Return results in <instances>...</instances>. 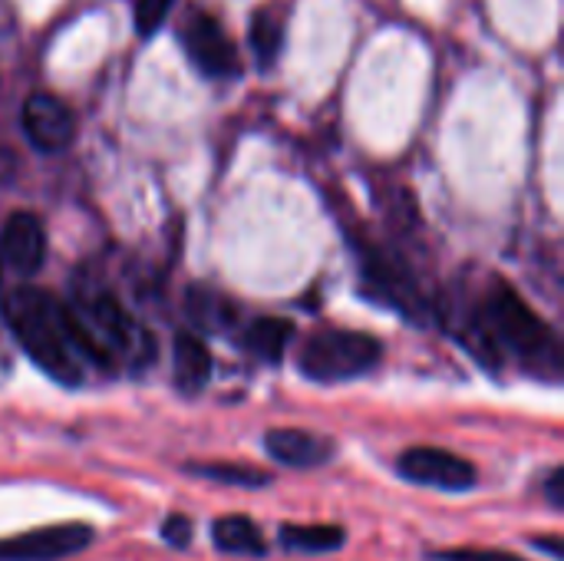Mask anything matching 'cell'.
Masks as SVG:
<instances>
[{
  "instance_id": "14",
  "label": "cell",
  "mask_w": 564,
  "mask_h": 561,
  "mask_svg": "<svg viewBox=\"0 0 564 561\" xmlns=\"http://www.w3.org/2000/svg\"><path fill=\"white\" fill-rule=\"evenodd\" d=\"M185 311L198 327H208V331H221L235 321V304L225 294L208 291V288H192L185 298Z\"/></svg>"
},
{
  "instance_id": "9",
  "label": "cell",
  "mask_w": 564,
  "mask_h": 561,
  "mask_svg": "<svg viewBox=\"0 0 564 561\" xmlns=\"http://www.w3.org/2000/svg\"><path fill=\"white\" fill-rule=\"evenodd\" d=\"M264 450L291 470H317L334 460V443L311 430H271L264 436Z\"/></svg>"
},
{
  "instance_id": "2",
  "label": "cell",
  "mask_w": 564,
  "mask_h": 561,
  "mask_svg": "<svg viewBox=\"0 0 564 561\" xmlns=\"http://www.w3.org/2000/svg\"><path fill=\"white\" fill-rule=\"evenodd\" d=\"M3 321L17 334L26 357L56 384L76 387L83 380L79 357L73 354L63 327V304L36 288H17L3 298Z\"/></svg>"
},
{
  "instance_id": "18",
  "label": "cell",
  "mask_w": 564,
  "mask_h": 561,
  "mask_svg": "<svg viewBox=\"0 0 564 561\" xmlns=\"http://www.w3.org/2000/svg\"><path fill=\"white\" fill-rule=\"evenodd\" d=\"M440 561H525L512 552H492V549H459V552H440Z\"/></svg>"
},
{
  "instance_id": "17",
  "label": "cell",
  "mask_w": 564,
  "mask_h": 561,
  "mask_svg": "<svg viewBox=\"0 0 564 561\" xmlns=\"http://www.w3.org/2000/svg\"><path fill=\"white\" fill-rule=\"evenodd\" d=\"M172 3L175 0H135V30H139V36H152L165 23Z\"/></svg>"
},
{
  "instance_id": "23",
  "label": "cell",
  "mask_w": 564,
  "mask_h": 561,
  "mask_svg": "<svg viewBox=\"0 0 564 561\" xmlns=\"http://www.w3.org/2000/svg\"><path fill=\"white\" fill-rule=\"evenodd\" d=\"M0 274H3V255H0Z\"/></svg>"
},
{
  "instance_id": "19",
  "label": "cell",
  "mask_w": 564,
  "mask_h": 561,
  "mask_svg": "<svg viewBox=\"0 0 564 561\" xmlns=\"http://www.w3.org/2000/svg\"><path fill=\"white\" fill-rule=\"evenodd\" d=\"M162 539L172 546V549H185L192 542V522L185 516H169L165 526H162Z\"/></svg>"
},
{
  "instance_id": "3",
  "label": "cell",
  "mask_w": 564,
  "mask_h": 561,
  "mask_svg": "<svg viewBox=\"0 0 564 561\" xmlns=\"http://www.w3.org/2000/svg\"><path fill=\"white\" fill-rule=\"evenodd\" d=\"M383 357V344L364 331H317L301 347V374L314 384H344L370 374Z\"/></svg>"
},
{
  "instance_id": "12",
  "label": "cell",
  "mask_w": 564,
  "mask_h": 561,
  "mask_svg": "<svg viewBox=\"0 0 564 561\" xmlns=\"http://www.w3.org/2000/svg\"><path fill=\"white\" fill-rule=\"evenodd\" d=\"M212 542H215L218 552H228V555H264V552H268L261 529H258L248 516H225V519H215V526H212Z\"/></svg>"
},
{
  "instance_id": "7",
  "label": "cell",
  "mask_w": 564,
  "mask_h": 561,
  "mask_svg": "<svg viewBox=\"0 0 564 561\" xmlns=\"http://www.w3.org/2000/svg\"><path fill=\"white\" fill-rule=\"evenodd\" d=\"M23 132L40 152H63L76 136L73 109L53 93H33L23 103Z\"/></svg>"
},
{
  "instance_id": "13",
  "label": "cell",
  "mask_w": 564,
  "mask_h": 561,
  "mask_svg": "<svg viewBox=\"0 0 564 561\" xmlns=\"http://www.w3.org/2000/svg\"><path fill=\"white\" fill-rule=\"evenodd\" d=\"M278 536L288 552H304V555L337 552L347 539L340 526H281Z\"/></svg>"
},
{
  "instance_id": "8",
  "label": "cell",
  "mask_w": 564,
  "mask_h": 561,
  "mask_svg": "<svg viewBox=\"0 0 564 561\" xmlns=\"http://www.w3.org/2000/svg\"><path fill=\"white\" fill-rule=\"evenodd\" d=\"M0 255L17 274H36L46 261V228L33 212H13L3 222Z\"/></svg>"
},
{
  "instance_id": "16",
  "label": "cell",
  "mask_w": 564,
  "mask_h": 561,
  "mask_svg": "<svg viewBox=\"0 0 564 561\" xmlns=\"http://www.w3.org/2000/svg\"><path fill=\"white\" fill-rule=\"evenodd\" d=\"M281 20L268 10H258L251 17V46L258 53V63L261 66H271V60H278L281 53Z\"/></svg>"
},
{
  "instance_id": "20",
  "label": "cell",
  "mask_w": 564,
  "mask_h": 561,
  "mask_svg": "<svg viewBox=\"0 0 564 561\" xmlns=\"http://www.w3.org/2000/svg\"><path fill=\"white\" fill-rule=\"evenodd\" d=\"M545 499H549L555 509H562L564 506V466H555V470L549 473V479H545Z\"/></svg>"
},
{
  "instance_id": "15",
  "label": "cell",
  "mask_w": 564,
  "mask_h": 561,
  "mask_svg": "<svg viewBox=\"0 0 564 561\" xmlns=\"http://www.w3.org/2000/svg\"><path fill=\"white\" fill-rule=\"evenodd\" d=\"M185 470L202 479H215V483H228V486H268L271 483L268 473H261L254 466H235V463H192Z\"/></svg>"
},
{
  "instance_id": "22",
  "label": "cell",
  "mask_w": 564,
  "mask_h": 561,
  "mask_svg": "<svg viewBox=\"0 0 564 561\" xmlns=\"http://www.w3.org/2000/svg\"><path fill=\"white\" fill-rule=\"evenodd\" d=\"M535 549H542V552H549L552 559H562V555H564L562 539H558V536H552V539H539V542H535Z\"/></svg>"
},
{
  "instance_id": "1",
  "label": "cell",
  "mask_w": 564,
  "mask_h": 561,
  "mask_svg": "<svg viewBox=\"0 0 564 561\" xmlns=\"http://www.w3.org/2000/svg\"><path fill=\"white\" fill-rule=\"evenodd\" d=\"M479 347H486L482 364H492V367L499 364V347H502V350H512L522 364H529L535 374L549 380H558L562 374V350H558L555 331L512 288H502V284L486 301Z\"/></svg>"
},
{
  "instance_id": "4",
  "label": "cell",
  "mask_w": 564,
  "mask_h": 561,
  "mask_svg": "<svg viewBox=\"0 0 564 561\" xmlns=\"http://www.w3.org/2000/svg\"><path fill=\"white\" fill-rule=\"evenodd\" d=\"M93 542H96V532L86 522L43 526L23 536L0 539V561H63L86 552Z\"/></svg>"
},
{
  "instance_id": "10",
  "label": "cell",
  "mask_w": 564,
  "mask_h": 561,
  "mask_svg": "<svg viewBox=\"0 0 564 561\" xmlns=\"http://www.w3.org/2000/svg\"><path fill=\"white\" fill-rule=\"evenodd\" d=\"M172 370H175V387L182 393H198L212 380V354L202 337L182 331L172 347Z\"/></svg>"
},
{
  "instance_id": "11",
  "label": "cell",
  "mask_w": 564,
  "mask_h": 561,
  "mask_svg": "<svg viewBox=\"0 0 564 561\" xmlns=\"http://www.w3.org/2000/svg\"><path fill=\"white\" fill-rule=\"evenodd\" d=\"M294 341V324L284 321V317H258L248 324L245 337H241V347L264 360V364H278L284 357V350L291 347Z\"/></svg>"
},
{
  "instance_id": "21",
  "label": "cell",
  "mask_w": 564,
  "mask_h": 561,
  "mask_svg": "<svg viewBox=\"0 0 564 561\" xmlns=\"http://www.w3.org/2000/svg\"><path fill=\"white\" fill-rule=\"evenodd\" d=\"M17 175V155L10 149H0V185H7Z\"/></svg>"
},
{
  "instance_id": "5",
  "label": "cell",
  "mask_w": 564,
  "mask_h": 561,
  "mask_svg": "<svg viewBox=\"0 0 564 561\" xmlns=\"http://www.w3.org/2000/svg\"><path fill=\"white\" fill-rule=\"evenodd\" d=\"M397 473L416 486L443 489V493H466L479 483V473L469 460L440 450V446H413L397 460Z\"/></svg>"
},
{
  "instance_id": "6",
  "label": "cell",
  "mask_w": 564,
  "mask_h": 561,
  "mask_svg": "<svg viewBox=\"0 0 564 561\" xmlns=\"http://www.w3.org/2000/svg\"><path fill=\"white\" fill-rule=\"evenodd\" d=\"M182 43L185 53L192 60V66H198L205 76L212 79H228L238 73V50L231 43V36L221 30V23L208 13H195L188 17L185 30H182Z\"/></svg>"
}]
</instances>
